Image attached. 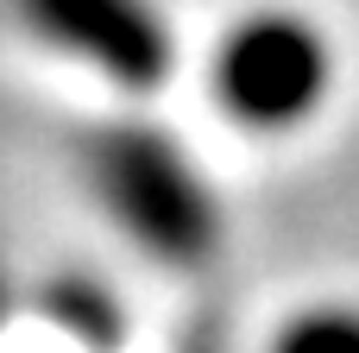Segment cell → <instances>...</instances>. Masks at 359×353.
I'll use <instances>...</instances> for the list:
<instances>
[{"label":"cell","instance_id":"cell-1","mask_svg":"<svg viewBox=\"0 0 359 353\" xmlns=\"http://www.w3.org/2000/svg\"><path fill=\"white\" fill-rule=\"evenodd\" d=\"M95 183L107 189V202L120 208V221L145 246H158V253H196L208 240V202L196 196V183L183 177V164L170 158V145L139 139V133L101 139Z\"/></svg>","mask_w":359,"mask_h":353},{"label":"cell","instance_id":"cell-2","mask_svg":"<svg viewBox=\"0 0 359 353\" xmlns=\"http://www.w3.org/2000/svg\"><path fill=\"white\" fill-rule=\"evenodd\" d=\"M19 19L57 51L95 63L126 88H158L170 63V38L145 0H19Z\"/></svg>","mask_w":359,"mask_h":353},{"label":"cell","instance_id":"cell-3","mask_svg":"<svg viewBox=\"0 0 359 353\" xmlns=\"http://www.w3.org/2000/svg\"><path fill=\"white\" fill-rule=\"evenodd\" d=\"M322 88V51L290 19H252L221 51V101L246 126H290Z\"/></svg>","mask_w":359,"mask_h":353},{"label":"cell","instance_id":"cell-4","mask_svg":"<svg viewBox=\"0 0 359 353\" xmlns=\"http://www.w3.org/2000/svg\"><path fill=\"white\" fill-rule=\"evenodd\" d=\"M44 316H50L63 335L88 341V347H114V341H120L114 303H107V291H95L88 278H57V284L44 291Z\"/></svg>","mask_w":359,"mask_h":353},{"label":"cell","instance_id":"cell-5","mask_svg":"<svg viewBox=\"0 0 359 353\" xmlns=\"http://www.w3.org/2000/svg\"><path fill=\"white\" fill-rule=\"evenodd\" d=\"M284 353H359V328H347V322H309V328L290 335Z\"/></svg>","mask_w":359,"mask_h":353},{"label":"cell","instance_id":"cell-6","mask_svg":"<svg viewBox=\"0 0 359 353\" xmlns=\"http://www.w3.org/2000/svg\"><path fill=\"white\" fill-rule=\"evenodd\" d=\"M0 316H6V265H0Z\"/></svg>","mask_w":359,"mask_h":353}]
</instances>
